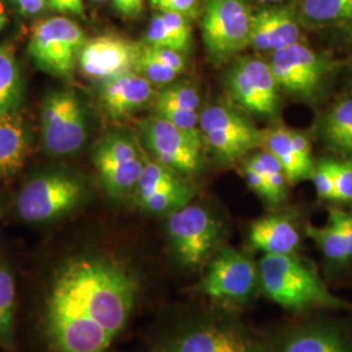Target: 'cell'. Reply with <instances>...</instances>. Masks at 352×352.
I'll use <instances>...</instances> for the list:
<instances>
[{"mask_svg": "<svg viewBox=\"0 0 352 352\" xmlns=\"http://www.w3.org/2000/svg\"><path fill=\"white\" fill-rule=\"evenodd\" d=\"M140 279L123 261L101 253L65 258L43 294L39 327L49 352H107L126 329Z\"/></svg>", "mask_w": 352, "mask_h": 352, "instance_id": "cell-1", "label": "cell"}, {"mask_svg": "<svg viewBox=\"0 0 352 352\" xmlns=\"http://www.w3.org/2000/svg\"><path fill=\"white\" fill-rule=\"evenodd\" d=\"M258 277L265 295L285 309L351 308L327 289L312 266L294 254H265L258 263Z\"/></svg>", "mask_w": 352, "mask_h": 352, "instance_id": "cell-2", "label": "cell"}, {"mask_svg": "<svg viewBox=\"0 0 352 352\" xmlns=\"http://www.w3.org/2000/svg\"><path fill=\"white\" fill-rule=\"evenodd\" d=\"M270 69L282 90L302 101H318L336 63L302 42L272 54Z\"/></svg>", "mask_w": 352, "mask_h": 352, "instance_id": "cell-3", "label": "cell"}, {"mask_svg": "<svg viewBox=\"0 0 352 352\" xmlns=\"http://www.w3.org/2000/svg\"><path fill=\"white\" fill-rule=\"evenodd\" d=\"M252 12L248 0H205L202 39L215 62H226L251 46Z\"/></svg>", "mask_w": 352, "mask_h": 352, "instance_id": "cell-4", "label": "cell"}, {"mask_svg": "<svg viewBox=\"0 0 352 352\" xmlns=\"http://www.w3.org/2000/svg\"><path fill=\"white\" fill-rule=\"evenodd\" d=\"M85 196L82 183L65 174H43L26 183L16 208L28 223H45L71 213Z\"/></svg>", "mask_w": 352, "mask_h": 352, "instance_id": "cell-5", "label": "cell"}, {"mask_svg": "<svg viewBox=\"0 0 352 352\" xmlns=\"http://www.w3.org/2000/svg\"><path fill=\"white\" fill-rule=\"evenodd\" d=\"M85 42V33L75 21L63 16L50 17L34 26L29 54L41 69L59 77H68Z\"/></svg>", "mask_w": 352, "mask_h": 352, "instance_id": "cell-6", "label": "cell"}, {"mask_svg": "<svg viewBox=\"0 0 352 352\" xmlns=\"http://www.w3.org/2000/svg\"><path fill=\"white\" fill-rule=\"evenodd\" d=\"M141 132L155 161L186 176L201 168V131H184L155 115L141 124Z\"/></svg>", "mask_w": 352, "mask_h": 352, "instance_id": "cell-7", "label": "cell"}, {"mask_svg": "<svg viewBox=\"0 0 352 352\" xmlns=\"http://www.w3.org/2000/svg\"><path fill=\"white\" fill-rule=\"evenodd\" d=\"M167 232L176 258L187 267H197L213 251L219 223L200 205H186L168 215Z\"/></svg>", "mask_w": 352, "mask_h": 352, "instance_id": "cell-8", "label": "cell"}, {"mask_svg": "<svg viewBox=\"0 0 352 352\" xmlns=\"http://www.w3.org/2000/svg\"><path fill=\"white\" fill-rule=\"evenodd\" d=\"M42 135L52 155H67L78 151L87 140L84 109L74 91H56L43 103Z\"/></svg>", "mask_w": 352, "mask_h": 352, "instance_id": "cell-9", "label": "cell"}, {"mask_svg": "<svg viewBox=\"0 0 352 352\" xmlns=\"http://www.w3.org/2000/svg\"><path fill=\"white\" fill-rule=\"evenodd\" d=\"M231 98L250 113L273 116L279 107V85L269 63L256 58L236 60L227 76Z\"/></svg>", "mask_w": 352, "mask_h": 352, "instance_id": "cell-10", "label": "cell"}, {"mask_svg": "<svg viewBox=\"0 0 352 352\" xmlns=\"http://www.w3.org/2000/svg\"><path fill=\"white\" fill-rule=\"evenodd\" d=\"M145 161L135 140L120 133L102 140L94 154L102 184L113 197L136 190Z\"/></svg>", "mask_w": 352, "mask_h": 352, "instance_id": "cell-11", "label": "cell"}, {"mask_svg": "<svg viewBox=\"0 0 352 352\" xmlns=\"http://www.w3.org/2000/svg\"><path fill=\"white\" fill-rule=\"evenodd\" d=\"M258 280V267L245 254L225 248L210 263L201 289L215 300L240 304L251 298Z\"/></svg>", "mask_w": 352, "mask_h": 352, "instance_id": "cell-12", "label": "cell"}, {"mask_svg": "<svg viewBox=\"0 0 352 352\" xmlns=\"http://www.w3.org/2000/svg\"><path fill=\"white\" fill-rule=\"evenodd\" d=\"M166 352H264L260 342L239 325L204 322L176 336Z\"/></svg>", "mask_w": 352, "mask_h": 352, "instance_id": "cell-13", "label": "cell"}, {"mask_svg": "<svg viewBox=\"0 0 352 352\" xmlns=\"http://www.w3.org/2000/svg\"><path fill=\"white\" fill-rule=\"evenodd\" d=\"M140 45L116 36H100L87 41L77 64L89 78L109 80L133 71Z\"/></svg>", "mask_w": 352, "mask_h": 352, "instance_id": "cell-14", "label": "cell"}, {"mask_svg": "<svg viewBox=\"0 0 352 352\" xmlns=\"http://www.w3.org/2000/svg\"><path fill=\"white\" fill-rule=\"evenodd\" d=\"M298 12L287 7H264L252 17L251 46L261 52H276L300 41Z\"/></svg>", "mask_w": 352, "mask_h": 352, "instance_id": "cell-15", "label": "cell"}, {"mask_svg": "<svg viewBox=\"0 0 352 352\" xmlns=\"http://www.w3.org/2000/svg\"><path fill=\"white\" fill-rule=\"evenodd\" d=\"M153 84L135 71L102 81L100 100L111 118H123L145 107L154 97Z\"/></svg>", "mask_w": 352, "mask_h": 352, "instance_id": "cell-16", "label": "cell"}, {"mask_svg": "<svg viewBox=\"0 0 352 352\" xmlns=\"http://www.w3.org/2000/svg\"><path fill=\"white\" fill-rule=\"evenodd\" d=\"M253 248L265 254H294L299 248L300 234L296 226L283 215H270L254 221L250 230Z\"/></svg>", "mask_w": 352, "mask_h": 352, "instance_id": "cell-17", "label": "cell"}, {"mask_svg": "<svg viewBox=\"0 0 352 352\" xmlns=\"http://www.w3.org/2000/svg\"><path fill=\"white\" fill-rule=\"evenodd\" d=\"M28 154V135L21 115H0V177L12 176L23 168Z\"/></svg>", "mask_w": 352, "mask_h": 352, "instance_id": "cell-18", "label": "cell"}, {"mask_svg": "<svg viewBox=\"0 0 352 352\" xmlns=\"http://www.w3.org/2000/svg\"><path fill=\"white\" fill-rule=\"evenodd\" d=\"M320 132L329 146L351 160L352 97L336 103L324 115Z\"/></svg>", "mask_w": 352, "mask_h": 352, "instance_id": "cell-19", "label": "cell"}, {"mask_svg": "<svg viewBox=\"0 0 352 352\" xmlns=\"http://www.w3.org/2000/svg\"><path fill=\"white\" fill-rule=\"evenodd\" d=\"M200 131H218L231 136L263 144V133L239 113L225 106H210L200 115Z\"/></svg>", "mask_w": 352, "mask_h": 352, "instance_id": "cell-20", "label": "cell"}, {"mask_svg": "<svg viewBox=\"0 0 352 352\" xmlns=\"http://www.w3.org/2000/svg\"><path fill=\"white\" fill-rule=\"evenodd\" d=\"M298 16L309 28L352 24V0H302Z\"/></svg>", "mask_w": 352, "mask_h": 352, "instance_id": "cell-21", "label": "cell"}, {"mask_svg": "<svg viewBox=\"0 0 352 352\" xmlns=\"http://www.w3.org/2000/svg\"><path fill=\"white\" fill-rule=\"evenodd\" d=\"M263 144L279 164L282 166L289 184H296L312 175L302 166L294 148L291 133L287 128H274L263 133Z\"/></svg>", "mask_w": 352, "mask_h": 352, "instance_id": "cell-22", "label": "cell"}, {"mask_svg": "<svg viewBox=\"0 0 352 352\" xmlns=\"http://www.w3.org/2000/svg\"><path fill=\"white\" fill-rule=\"evenodd\" d=\"M16 286L11 266L0 260V349L12 351L14 346Z\"/></svg>", "mask_w": 352, "mask_h": 352, "instance_id": "cell-23", "label": "cell"}, {"mask_svg": "<svg viewBox=\"0 0 352 352\" xmlns=\"http://www.w3.org/2000/svg\"><path fill=\"white\" fill-rule=\"evenodd\" d=\"M282 352H350V350L334 330L312 327L294 336Z\"/></svg>", "mask_w": 352, "mask_h": 352, "instance_id": "cell-24", "label": "cell"}, {"mask_svg": "<svg viewBox=\"0 0 352 352\" xmlns=\"http://www.w3.org/2000/svg\"><path fill=\"white\" fill-rule=\"evenodd\" d=\"M21 96V75L14 52L0 46V115L14 111Z\"/></svg>", "mask_w": 352, "mask_h": 352, "instance_id": "cell-25", "label": "cell"}, {"mask_svg": "<svg viewBox=\"0 0 352 352\" xmlns=\"http://www.w3.org/2000/svg\"><path fill=\"white\" fill-rule=\"evenodd\" d=\"M193 197V192L188 186L177 179L164 188L153 192L145 199L140 200V206L151 214H170L188 205Z\"/></svg>", "mask_w": 352, "mask_h": 352, "instance_id": "cell-26", "label": "cell"}, {"mask_svg": "<svg viewBox=\"0 0 352 352\" xmlns=\"http://www.w3.org/2000/svg\"><path fill=\"white\" fill-rule=\"evenodd\" d=\"M307 234L311 239L315 240L318 248L330 261L337 264H344L349 261L343 234L338 222L331 215H329L327 226H308Z\"/></svg>", "mask_w": 352, "mask_h": 352, "instance_id": "cell-27", "label": "cell"}, {"mask_svg": "<svg viewBox=\"0 0 352 352\" xmlns=\"http://www.w3.org/2000/svg\"><path fill=\"white\" fill-rule=\"evenodd\" d=\"M202 139L219 160L225 161H235L247 151L258 146L256 142H252L250 140L231 136L218 131L204 132Z\"/></svg>", "mask_w": 352, "mask_h": 352, "instance_id": "cell-28", "label": "cell"}, {"mask_svg": "<svg viewBox=\"0 0 352 352\" xmlns=\"http://www.w3.org/2000/svg\"><path fill=\"white\" fill-rule=\"evenodd\" d=\"M180 179L177 173L168 168L167 166L158 162V161H145V166L142 174L140 176L139 183L136 187V196L138 200H142L146 196L158 189L164 188L166 186L171 184Z\"/></svg>", "mask_w": 352, "mask_h": 352, "instance_id": "cell-29", "label": "cell"}, {"mask_svg": "<svg viewBox=\"0 0 352 352\" xmlns=\"http://www.w3.org/2000/svg\"><path fill=\"white\" fill-rule=\"evenodd\" d=\"M133 71L139 75L145 77L153 85H170L175 81L179 74L175 69L170 68L168 65L157 60L154 56H151L149 51L142 45H140L139 54L135 60Z\"/></svg>", "mask_w": 352, "mask_h": 352, "instance_id": "cell-30", "label": "cell"}, {"mask_svg": "<svg viewBox=\"0 0 352 352\" xmlns=\"http://www.w3.org/2000/svg\"><path fill=\"white\" fill-rule=\"evenodd\" d=\"M201 103V96L197 89L186 82L170 84L160 91L155 98V106H176L197 111Z\"/></svg>", "mask_w": 352, "mask_h": 352, "instance_id": "cell-31", "label": "cell"}, {"mask_svg": "<svg viewBox=\"0 0 352 352\" xmlns=\"http://www.w3.org/2000/svg\"><path fill=\"white\" fill-rule=\"evenodd\" d=\"M144 45L158 49H170L183 54L173 30L166 24L164 16L160 12L157 13L149 23L144 38Z\"/></svg>", "mask_w": 352, "mask_h": 352, "instance_id": "cell-32", "label": "cell"}, {"mask_svg": "<svg viewBox=\"0 0 352 352\" xmlns=\"http://www.w3.org/2000/svg\"><path fill=\"white\" fill-rule=\"evenodd\" d=\"M338 202H352V161L327 160Z\"/></svg>", "mask_w": 352, "mask_h": 352, "instance_id": "cell-33", "label": "cell"}, {"mask_svg": "<svg viewBox=\"0 0 352 352\" xmlns=\"http://www.w3.org/2000/svg\"><path fill=\"white\" fill-rule=\"evenodd\" d=\"M157 116H161L167 122L173 123L184 131L197 132L200 131V115L195 110L182 109L176 106H155Z\"/></svg>", "mask_w": 352, "mask_h": 352, "instance_id": "cell-34", "label": "cell"}, {"mask_svg": "<svg viewBox=\"0 0 352 352\" xmlns=\"http://www.w3.org/2000/svg\"><path fill=\"white\" fill-rule=\"evenodd\" d=\"M312 179L315 182L316 190L320 199L327 201H337L333 175L327 160H321L316 164Z\"/></svg>", "mask_w": 352, "mask_h": 352, "instance_id": "cell-35", "label": "cell"}, {"mask_svg": "<svg viewBox=\"0 0 352 352\" xmlns=\"http://www.w3.org/2000/svg\"><path fill=\"white\" fill-rule=\"evenodd\" d=\"M151 7L158 12H173L195 19L200 13V0H151Z\"/></svg>", "mask_w": 352, "mask_h": 352, "instance_id": "cell-36", "label": "cell"}, {"mask_svg": "<svg viewBox=\"0 0 352 352\" xmlns=\"http://www.w3.org/2000/svg\"><path fill=\"white\" fill-rule=\"evenodd\" d=\"M289 133H291V139H292V144H294V148L296 151V154L300 160L302 166L305 167V170L314 175V171H315L316 164L314 162V158H312V151H311V142L308 138L299 132V131H294V129H289Z\"/></svg>", "mask_w": 352, "mask_h": 352, "instance_id": "cell-37", "label": "cell"}, {"mask_svg": "<svg viewBox=\"0 0 352 352\" xmlns=\"http://www.w3.org/2000/svg\"><path fill=\"white\" fill-rule=\"evenodd\" d=\"M146 50L149 51L151 56H154L157 60L168 65L170 68L175 69L176 72L180 75L182 72L186 71V60L182 52H177L175 50L170 49H158V47H151L148 45H144Z\"/></svg>", "mask_w": 352, "mask_h": 352, "instance_id": "cell-38", "label": "cell"}, {"mask_svg": "<svg viewBox=\"0 0 352 352\" xmlns=\"http://www.w3.org/2000/svg\"><path fill=\"white\" fill-rule=\"evenodd\" d=\"M329 215H331L340 225L350 261L352 260V213H346L340 209H330Z\"/></svg>", "mask_w": 352, "mask_h": 352, "instance_id": "cell-39", "label": "cell"}, {"mask_svg": "<svg viewBox=\"0 0 352 352\" xmlns=\"http://www.w3.org/2000/svg\"><path fill=\"white\" fill-rule=\"evenodd\" d=\"M245 177H247V183H248L251 189H253L261 197H264V199L270 201V192H269V186H267V179L263 174L256 173L251 168L245 167Z\"/></svg>", "mask_w": 352, "mask_h": 352, "instance_id": "cell-40", "label": "cell"}, {"mask_svg": "<svg viewBox=\"0 0 352 352\" xmlns=\"http://www.w3.org/2000/svg\"><path fill=\"white\" fill-rule=\"evenodd\" d=\"M47 4L56 12L72 13L77 16H84L82 0H47Z\"/></svg>", "mask_w": 352, "mask_h": 352, "instance_id": "cell-41", "label": "cell"}, {"mask_svg": "<svg viewBox=\"0 0 352 352\" xmlns=\"http://www.w3.org/2000/svg\"><path fill=\"white\" fill-rule=\"evenodd\" d=\"M111 1L115 10L126 17L139 16L144 7V0H111Z\"/></svg>", "mask_w": 352, "mask_h": 352, "instance_id": "cell-42", "label": "cell"}, {"mask_svg": "<svg viewBox=\"0 0 352 352\" xmlns=\"http://www.w3.org/2000/svg\"><path fill=\"white\" fill-rule=\"evenodd\" d=\"M24 16H33L42 12L47 4V0H12Z\"/></svg>", "mask_w": 352, "mask_h": 352, "instance_id": "cell-43", "label": "cell"}, {"mask_svg": "<svg viewBox=\"0 0 352 352\" xmlns=\"http://www.w3.org/2000/svg\"><path fill=\"white\" fill-rule=\"evenodd\" d=\"M8 24V12L6 0H0V32Z\"/></svg>", "mask_w": 352, "mask_h": 352, "instance_id": "cell-44", "label": "cell"}, {"mask_svg": "<svg viewBox=\"0 0 352 352\" xmlns=\"http://www.w3.org/2000/svg\"><path fill=\"white\" fill-rule=\"evenodd\" d=\"M250 3L254 1V3H263V4H279V3H283L286 0H248Z\"/></svg>", "mask_w": 352, "mask_h": 352, "instance_id": "cell-45", "label": "cell"}, {"mask_svg": "<svg viewBox=\"0 0 352 352\" xmlns=\"http://www.w3.org/2000/svg\"><path fill=\"white\" fill-rule=\"evenodd\" d=\"M96 1H106V0H96Z\"/></svg>", "mask_w": 352, "mask_h": 352, "instance_id": "cell-46", "label": "cell"}, {"mask_svg": "<svg viewBox=\"0 0 352 352\" xmlns=\"http://www.w3.org/2000/svg\"><path fill=\"white\" fill-rule=\"evenodd\" d=\"M351 74H352V69H351ZM351 78H352V77H351Z\"/></svg>", "mask_w": 352, "mask_h": 352, "instance_id": "cell-47", "label": "cell"}]
</instances>
